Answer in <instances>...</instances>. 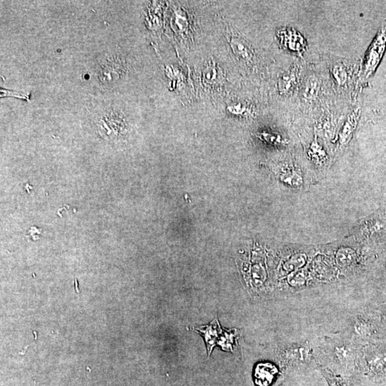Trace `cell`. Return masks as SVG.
<instances>
[{
	"label": "cell",
	"instance_id": "7c38bea8",
	"mask_svg": "<svg viewBox=\"0 0 386 386\" xmlns=\"http://www.w3.org/2000/svg\"><path fill=\"white\" fill-rule=\"evenodd\" d=\"M75 288H76V292L77 293H79L80 290L78 289V283H77V280H75Z\"/></svg>",
	"mask_w": 386,
	"mask_h": 386
},
{
	"label": "cell",
	"instance_id": "9c48e42d",
	"mask_svg": "<svg viewBox=\"0 0 386 386\" xmlns=\"http://www.w3.org/2000/svg\"><path fill=\"white\" fill-rule=\"evenodd\" d=\"M320 89V82L315 76L309 77L305 84L303 89V95L305 98L311 99L315 98L319 93Z\"/></svg>",
	"mask_w": 386,
	"mask_h": 386
},
{
	"label": "cell",
	"instance_id": "3957f363",
	"mask_svg": "<svg viewBox=\"0 0 386 386\" xmlns=\"http://www.w3.org/2000/svg\"><path fill=\"white\" fill-rule=\"evenodd\" d=\"M233 53L239 60L245 62H252L255 57L254 50L246 39L239 35H233L231 39Z\"/></svg>",
	"mask_w": 386,
	"mask_h": 386
},
{
	"label": "cell",
	"instance_id": "7a4b0ae2",
	"mask_svg": "<svg viewBox=\"0 0 386 386\" xmlns=\"http://www.w3.org/2000/svg\"><path fill=\"white\" fill-rule=\"evenodd\" d=\"M197 333L200 334L206 341L208 355H211L213 348L218 344L219 339L221 336L222 330L218 319H215L208 326L196 327L195 328Z\"/></svg>",
	"mask_w": 386,
	"mask_h": 386
},
{
	"label": "cell",
	"instance_id": "5b68a950",
	"mask_svg": "<svg viewBox=\"0 0 386 386\" xmlns=\"http://www.w3.org/2000/svg\"><path fill=\"white\" fill-rule=\"evenodd\" d=\"M298 68L293 67L285 72L279 80V91L281 94H288L292 92L298 83Z\"/></svg>",
	"mask_w": 386,
	"mask_h": 386
},
{
	"label": "cell",
	"instance_id": "6da1fadb",
	"mask_svg": "<svg viewBox=\"0 0 386 386\" xmlns=\"http://www.w3.org/2000/svg\"><path fill=\"white\" fill-rule=\"evenodd\" d=\"M386 48V28H382L378 32L364 60L362 73L365 78H369L375 73L378 64L383 56Z\"/></svg>",
	"mask_w": 386,
	"mask_h": 386
},
{
	"label": "cell",
	"instance_id": "ba28073f",
	"mask_svg": "<svg viewBox=\"0 0 386 386\" xmlns=\"http://www.w3.org/2000/svg\"><path fill=\"white\" fill-rule=\"evenodd\" d=\"M235 336H236V333L234 330L222 331L218 344L221 346L222 349L224 351L233 352Z\"/></svg>",
	"mask_w": 386,
	"mask_h": 386
},
{
	"label": "cell",
	"instance_id": "52a82bcc",
	"mask_svg": "<svg viewBox=\"0 0 386 386\" xmlns=\"http://www.w3.org/2000/svg\"><path fill=\"white\" fill-rule=\"evenodd\" d=\"M331 74L334 80L339 86H344L345 84L347 83L348 72L347 68L342 62H336V63L333 64Z\"/></svg>",
	"mask_w": 386,
	"mask_h": 386
},
{
	"label": "cell",
	"instance_id": "30bf717a",
	"mask_svg": "<svg viewBox=\"0 0 386 386\" xmlns=\"http://www.w3.org/2000/svg\"><path fill=\"white\" fill-rule=\"evenodd\" d=\"M310 154H312V157H315V159L317 160H321V158L324 157L326 156L325 152L323 151L322 149L320 148L319 145L316 143H313V144L311 145Z\"/></svg>",
	"mask_w": 386,
	"mask_h": 386
},
{
	"label": "cell",
	"instance_id": "277c9868",
	"mask_svg": "<svg viewBox=\"0 0 386 386\" xmlns=\"http://www.w3.org/2000/svg\"><path fill=\"white\" fill-rule=\"evenodd\" d=\"M277 373V369L273 364L268 362L258 364L255 369V382L259 386H268L272 383Z\"/></svg>",
	"mask_w": 386,
	"mask_h": 386
},
{
	"label": "cell",
	"instance_id": "8fae6325",
	"mask_svg": "<svg viewBox=\"0 0 386 386\" xmlns=\"http://www.w3.org/2000/svg\"><path fill=\"white\" fill-rule=\"evenodd\" d=\"M29 348V346H26V347L24 348V349H23L22 351H21L20 353H19V354L20 355H25V353H26L27 350H28V348Z\"/></svg>",
	"mask_w": 386,
	"mask_h": 386
},
{
	"label": "cell",
	"instance_id": "8992f818",
	"mask_svg": "<svg viewBox=\"0 0 386 386\" xmlns=\"http://www.w3.org/2000/svg\"><path fill=\"white\" fill-rule=\"evenodd\" d=\"M359 109H357L348 116L347 120L343 128L340 133V143L342 144L348 143V140L351 137L352 133L354 132L357 125V120L359 116Z\"/></svg>",
	"mask_w": 386,
	"mask_h": 386
}]
</instances>
